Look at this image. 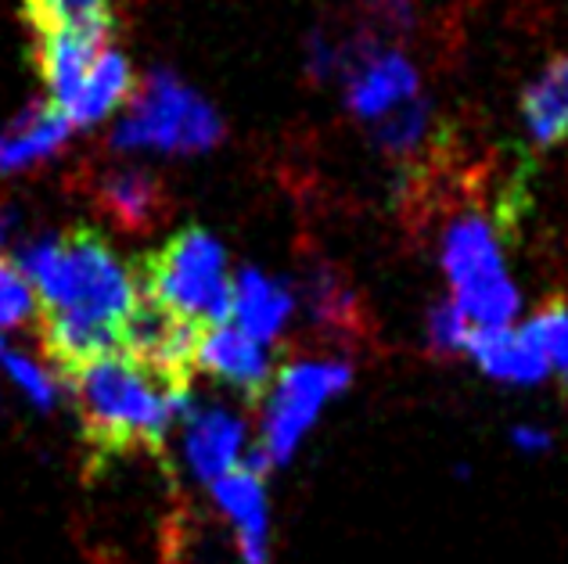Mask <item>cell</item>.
Returning <instances> with one entry per match:
<instances>
[{
    "label": "cell",
    "mask_w": 568,
    "mask_h": 564,
    "mask_svg": "<svg viewBox=\"0 0 568 564\" xmlns=\"http://www.w3.org/2000/svg\"><path fill=\"white\" fill-rule=\"evenodd\" d=\"M14 266L37 295L43 352L69 381L72 370L123 346L141 302L138 274L94 227L43 234L22 245Z\"/></svg>",
    "instance_id": "1"
},
{
    "label": "cell",
    "mask_w": 568,
    "mask_h": 564,
    "mask_svg": "<svg viewBox=\"0 0 568 564\" xmlns=\"http://www.w3.org/2000/svg\"><path fill=\"white\" fill-rule=\"evenodd\" d=\"M87 447L98 460L155 453L191 407L187 378H176L126 349H112L69 375Z\"/></svg>",
    "instance_id": "2"
},
{
    "label": "cell",
    "mask_w": 568,
    "mask_h": 564,
    "mask_svg": "<svg viewBox=\"0 0 568 564\" xmlns=\"http://www.w3.org/2000/svg\"><path fill=\"white\" fill-rule=\"evenodd\" d=\"M138 288L148 302L162 306L176 320L209 331L231 320L234 277L227 252L213 234L187 227L138 263Z\"/></svg>",
    "instance_id": "3"
},
{
    "label": "cell",
    "mask_w": 568,
    "mask_h": 564,
    "mask_svg": "<svg viewBox=\"0 0 568 564\" xmlns=\"http://www.w3.org/2000/svg\"><path fill=\"white\" fill-rule=\"evenodd\" d=\"M439 266L450 280V302L475 328H507L521 309V295L507 270L497 219L486 213H460L443 227Z\"/></svg>",
    "instance_id": "4"
},
{
    "label": "cell",
    "mask_w": 568,
    "mask_h": 564,
    "mask_svg": "<svg viewBox=\"0 0 568 564\" xmlns=\"http://www.w3.org/2000/svg\"><path fill=\"white\" fill-rule=\"evenodd\" d=\"M353 384L349 360H295L266 389L263 428L260 442L245 453V468L260 471L263 479L271 471L284 468L298 453L303 439L313 432V424L324 413V407L338 399Z\"/></svg>",
    "instance_id": "5"
},
{
    "label": "cell",
    "mask_w": 568,
    "mask_h": 564,
    "mask_svg": "<svg viewBox=\"0 0 568 564\" xmlns=\"http://www.w3.org/2000/svg\"><path fill=\"white\" fill-rule=\"evenodd\" d=\"M223 141V119L173 72H152L119 119L112 144L119 152L202 155Z\"/></svg>",
    "instance_id": "6"
},
{
    "label": "cell",
    "mask_w": 568,
    "mask_h": 564,
    "mask_svg": "<svg viewBox=\"0 0 568 564\" xmlns=\"http://www.w3.org/2000/svg\"><path fill=\"white\" fill-rule=\"evenodd\" d=\"M194 370H205L209 378L223 381L245 399H263L274 381L271 346L245 335L231 320L202 331L199 346H194Z\"/></svg>",
    "instance_id": "7"
},
{
    "label": "cell",
    "mask_w": 568,
    "mask_h": 564,
    "mask_svg": "<svg viewBox=\"0 0 568 564\" xmlns=\"http://www.w3.org/2000/svg\"><path fill=\"white\" fill-rule=\"evenodd\" d=\"M181 424H184V439H181L184 464L202 485H213L227 471L245 464V453H248L245 421L237 418V413H231L227 407L191 403L184 410Z\"/></svg>",
    "instance_id": "8"
},
{
    "label": "cell",
    "mask_w": 568,
    "mask_h": 564,
    "mask_svg": "<svg viewBox=\"0 0 568 564\" xmlns=\"http://www.w3.org/2000/svg\"><path fill=\"white\" fill-rule=\"evenodd\" d=\"M209 493L234 529L242 564H271V500L263 474L242 464L209 485Z\"/></svg>",
    "instance_id": "9"
},
{
    "label": "cell",
    "mask_w": 568,
    "mask_h": 564,
    "mask_svg": "<svg viewBox=\"0 0 568 564\" xmlns=\"http://www.w3.org/2000/svg\"><path fill=\"white\" fill-rule=\"evenodd\" d=\"M468 356L486 378L500 384H518V389H532L550 378V363L540 349V341L529 335L521 324H507V328H475L468 341Z\"/></svg>",
    "instance_id": "10"
},
{
    "label": "cell",
    "mask_w": 568,
    "mask_h": 564,
    "mask_svg": "<svg viewBox=\"0 0 568 564\" xmlns=\"http://www.w3.org/2000/svg\"><path fill=\"white\" fill-rule=\"evenodd\" d=\"M94 205L123 230H152L166 216V187L155 173L138 166H112L98 173Z\"/></svg>",
    "instance_id": "11"
},
{
    "label": "cell",
    "mask_w": 568,
    "mask_h": 564,
    "mask_svg": "<svg viewBox=\"0 0 568 564\" xmlns=\"http://www.w3.org/2000/svg\"><path fill=\"white\" fill-rule=\"evenodd\" d=\"M109 48L104 37H83V33H43L37 43V65L48 83L51 105L65 112L77 101L83 80L91 76L101 51Z\"/></svg>",
    "instance_id": "12"
},
{
    "label": "cell",
    "mask_w": 568,
    "mask_h": 564,
    "mask_svg": "<svg viewBox=\"0 0 568 564\" xmlns=\"http://www.w3.org/2000/svg\"><path fill=\"white\" fill-rule=\"evenodd\" d=\"M410 98H417V72L396 51H378L375 58H367L349 76L346 86V101L353 115L371 119V123H378L385 112H393Z\"/></svg>",
    "instance_id": "13"
},
{
    "label": "cell",
    "mask_w": 568,
    "mask_h": 564,
    "mask_svg": "<svg viewBox=\"0 0 568 564\" xmlns=\"http://www.w3.org/2000/svg\"><path fill=\"white\" fill-rule=\"evenodd\" d=\"M72 137L69 119L58 112L51 101L48 105H29L19 119L0 130V176L19 173L29 166H40L48 162L58 147Z\"/></svg>",
    "instance_id": "14"
},
{
    "label": "cell",
    "mask_w": 568,
    "mask_h": 564,
    "mask_svg": "<svg viewBox=\"0 0 568 564\" xmlns=\"http://www.w3.org/2000/svg\"><path fill=\"white\" fill-rule=\"evenodd\" d=\"M295 309V295L281 285V280L266 277L256 266H245L234 277V295H231V324H237L245 335L271 341L284 331Z\"/></svg>",
    "instance_id": "15"
},
{
    "label": "cell",
    "mask_w": 568,
    "mask_h": 564,
    "mask_svg": "<svg viewBox=\"0 0 568 564\" xmlns=\"http://www.w3.org/2000/svg\"><path fill=\"white\" fill-rule=\"evenodd\" d=\"M521 119L536 147L568 141V54L550 58L540 76L521 91Z\"/></svg>",
    "instance_id": "16"
},
{
    "label": "cell",
    "mask_w": 568,
    "mask_h": 564,
    "mask_svg": "<svg viewBox=\"0 0 568 564\" xmlns=\"http://www.w3.org/2000/svg\"><path fill=\"white\" fill-rule=\"evenodd\" d=\"M130 86H133L130 62L119 51L104 48L101 58L94 62V69H91V76L83 80L77 101H72V105L62 115L69 119L72 130L94 126V123H101V119L119 105V101L130 94Z\"/></svg>",
    "instance_id": "17"
},
{
    "label": "cell",
    "mask_w": 568,
    "mask_h": 564,
    "mask_svg": "<svg viewBox=\"0 0 568 564\" xmlns=\"http://www.w3.org/2000/svg\"><path fill=\"white\" fill-rule=\"evenodd\" d=\"M26 19L43 33H83V37H112L115 14L109 0H22Z\"/></svg>",
    "instance_id": "18"
},
{
    "label": "cell",
    "mask_w": 568,
    "mask_h": 564,
    "mask_svg": "<svg viewBox=\"0 0 568 564\" xmlns=\"http://www.w3.org/2000/svg\"><path fill=\"white\" fill-rule=\"evenodd\" d=\"M306 309L324 335H353L356 320H361V306H356V295L346 285V277L324 263L306 274Z\"/></svg>",
    "instance_id": "19"
},
{
    "label": "cell",
    "mask_w": 568,
    "mask_h": 564,
    "mask_svg": "<svg viewBox=\"0 0 568 564\" xmlns=\"http://www.w3.org/2000/svg\"><path fill=\"white\" fill-rule=\"evenodd\" d=\"M432 130V105L417 94L410 101H403L393 112H385L375 123V141L388 158L407 162L425 147Z\"/></svg>",
    "instance_id": "20"
},
{
    "label": "cell",
    "mask_w": 568,
    "mask_h": 564,
    "mask_svg": "<svg viewBox=\"0 0 568 564\" xmlns=\"http://www.w3.org/2000/svg\"><path fill=\"white\" fill-rule=\"evenodd\" d=\"M0 370L8 375V381L26 396L29 407H37L43 413H51L62 399V381H58L51 370H43L33 356L14 352V349H0Z\"/></svg>",
    "instance_id": "21"
},
{
    "label": "cell",
    "mask_w": 568,
    "mask_h": 564,
    "mask_svg": "<svg viewBox=\"0 0 568 564\" xmlns=\"http://www.w3.org/2000/svg\"><path fill=\"white\" fill-rule=\"evenodd\" d=\"M529 335L540 341V349L550 363V375L558 378V384L568 396V302L550 299L536 309V317L526 320Z\"/></svg>",
    "instance_id": "22"
},
{
    "label": "cell",
    "mask_w": 568,
    "mask_h": 564,
    "mask_svg": "<svg viewBox=\"0 0 568 564\" xmlns=\"http://www.w3.org/2000/svg\"><path fill=\"white\" fill-rule=\"evenodd\" d=\"M37 317V295L29 288L26 274L11 259L0 256V349H4V331L22 328Z\"/></svg>",
    "instance_id": "23"
},
{
    "label": "cell",
    "mask_w": 568,
    "mask_h": 564,
    "mask_svg": "<svg viewBox=\"0 0 568 564\" xmlns=\"http://www.w3.org/2000/svg\"><path fill=\"white\" fill-rule=\"evenodd\" d=\"M471 335H475V324L465 314H460V309L450 299H443V302H436V306L428 309L425 338H428L432 352H439V356H465Z\"/></svg>",
    "instance_id": "24"
},
{
    "label": "cell",
    "mask_w": 568,
    "mask_h": 564,
    "mask_svg": "<svg viewBox=\"0 0 568 564\" xmlns=\"http://www.w3.org/2000/svg\"><path fill=\"white\" fill-rule=\"evenodd\" d=\"M511 447L521 457H544L555 450V435L544 424H515L511 428Z\"/></svg>",
    "instance_id": "25"
},
{
    "label": "cell",
    "mask_w": 568,
    "mask_h": 564,
    "mask_svg": "<svg viewBox=\"0 0 568 564\" xmlns=\"http://www.w3.org/2000/svg\"><path fill=\"white\" fill-rule=\"evenodd\" d=\"M367 8L378 19V25H410V0H367Z\"/></svg>",
    "instance_id": "26"
},
{
    "label": "cell",
    "mask_w": 568,
    "mask_h": 564,
    "mask_svg": "<svg viewBox=\"0 0 568 564\" xmlns=\"http://www.w3.org/2000/svg\"><path fill=\"white\" fill-rule=\"evenodd\" d=\"M8 227H11V219L0 213V248H4V242H8Z\"/></svg>",
    "instance_id": "27"
}]
</instances>
